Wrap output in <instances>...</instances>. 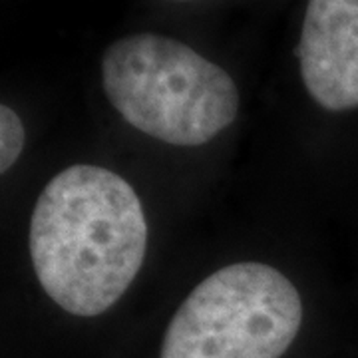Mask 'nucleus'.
<instances>
[{
	"instance_id": "nucleus-6",
	"label": "nucleus",
	"mask_w": 358,
	"mask_h": 358,
	"mask_svg": "<svg viewBox=\"0 0 358 358\" xmlns=\"http://www.w3.org/2000/svg\"><path fill=\"white\" fill-rule=\"evenodd\" d=\"M179 2H187V0H179Z\"/></svg>"
},
{
	"instance_id": "nucleus-5",
	"label": "nucleus",
	"mask_w": 358,
	"mask_h": 358,
	"mask_svg": "<svg viewBox=\"0 0 358 358\" xmlns=\"http://www.w3.org/2000/svg\"><path fill=\"white\" fill-rule=\"evenodd\" d=\"M24 150V126L13 108H0V171L6 173Z\"/></svg>"
},
{
	"instance_id": "nucleus-1",
	"label": "nucleus",
	"mask_w": 358,
	"mask_h": 358,
	"mask_svg": "<svg viewBox=\"0 0 358 358\" xmlns=\"http://www.w3.org/2000/svg\"><path fill=\"white\" fill-rule=\"evenodd\" d=\"M28 249L40 287L66 313L98 317L124 296L148 251L136 189L100 166L66 167L38 195Z\"/></svg>"
},
{
	"instance_id": "nucleus-3",
	"label": "nucleus",
	"mask_w": 358,
	"mask_h": 358,
	"mask_svg": "<svg viewBox=\"0 0 358 358\" xmlns=\"http://www.w3.org/2000/svg\"><path fill=\"white\" fill-rule=\"evenodd\" d=\"M301 322V294L281 271L235 263L187 294L167 324L162 358H281Z\"/></svg>"
},
{
	"instance_id": "nucleus-4",
	"label": "nucleus",
	"mask_w": 358,
	"mask_h": 358,
	"mask_svg": "<svg viewBox=\"0 0 358 358\" xmlns=\"http://www.w3.org/2000/svg\"><path fill=\"white\" fill-rule=\"evenodd\" d=\"M296 58L319 106L358 108V0H308Z\"/></svg>"
},
{
	"instance_id": "nucleus-2",
	"label": "nucleus",
	"mask_w": 358,
	"mask_h": 358,
	"mask_svg": "<svg viewBox=\"0 0 358 358\" xmlns=\"http://www.w3.org/2000/svg\"><path fill=\"white\" fill-rule=\"evenodd\" d=\"M102 86L131 128L169 145H203L239 112V90L221 66L152 32L115 40L103 52Z\"/></svg>"
}]
</instances>
